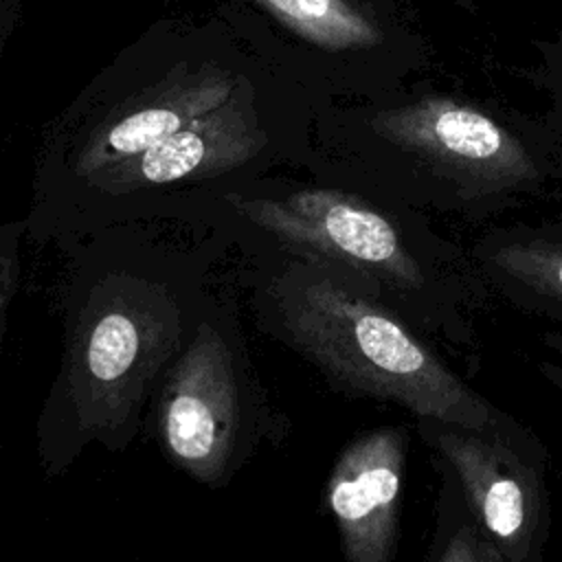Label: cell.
<instances>
[{"label": "cell", "instance_id": "6da1fadb", "mask_svg": "<svg viewBox=\"0 0 562 562\" xmlns=\"http://www.w3.org/2000/svg\"><path fill=\"white\" fill-rule=\"evenodd\" d=\"M57 248L64 349L35 422L48 479L92 446L123 452L145 432L151 400L220 283L228 241L220 231L119 224Z\"/></svg>", "mask_w": 562, "mask_h": 562}, {"label": "cell", "instance_id": "7a4b0ae2", "mask_svg": "<svg viewBox=\"0 0 562 562\" xmlns=\"http://www.w3.org/2000/svg\"><path fill=\"white\" fill-rule=\"evenodd\" d=\"M220 233L239 255L235 277L250 294L257 327L310 362L336 393L393 404L415 419L514 428L356 272L248 233Z\"/></svg>", "mask_w": 562, "mask_h": 562}, {"label": "cell", "instance_id": "3957f363", "mask_svg": "<svg viewBox=\"0 0 562 562\" xmlns=\"http://www.w3.org/2000/svg\"><path fill=\"white\" fill-rule=\"evenodd\" d=\"M321 103L277 59L226 103L24 215L26 235L57 246L119 224L209 231L228 193L277 169H301Z\"/></svg>", "mask_w": 562, "mask_h": 562}, {"label": "cell", "instance_id": "277c9868", "mask_svg": "<svg viewBox=\"0 0 562 562\" xmlns=\"http://www.w3.org/2000/svg\"><path fill=\"white\" fill-rule=\"evenodd\" d=\"M301 171L422 213H461L533 176L522 143L457 97L408 86L323 101Z\"/></svg>", "mask_w": 562, "mask_h": 562}, {"label": "cell", "instance_id": "5b68a950", "mask_svg": "<svg viewBox=\"0 0 562 562\" xmlns=\"http://www.w3.org/2000/svg\"><path fill=\"white\" fill-rule=\"evenodd\" d=\"M209 228L338 263L422 336L459 334V252L417 209L314 176L270 173L228 193Z\"/></svg>", "mask_w": 562, "mask_h": 562}, {"label": "cell", "instance_id": "8992f818", "mask_svg": "<svg viewBox=\"0 0 562 562\" xmlns=\"http://www.w3.org/2000/svg\"><path fill=\"white\" fill-rule=\"evenodd\" d=\"M288 430L250 358L235 296L220 281L158 386L143 435L191 481L222 490L263 446H281Z\"/></svg>", "mask_w": 562, "mask_h": 562}, {"label": "cell", "instance_id": "52a82bcc", "mask_svg": "<svg viewBox=\"0 0 562 562\" xmlns=\"http://www.w3.org/2000/svg\"><path fill=\"white\" fill-rule=\"evenodd\" d=\"M274 57L323 101L375 99L413 83L426 55L397 0H228Z\"/></svg>", "mask_w": 562, "mask_h": 562}, {"label": "cell", "instance_id": "ba28073f", "mask_svg": "<svg viewBox=\"0 0 562 562\" xmlns=\"http://www.w3.org/2000/svg\"><path fill=\"white\" fill-rule=\"evenodd\" d=\"M417 430L454 474L483 533L505 560H525L536 540L540 505L536 474L516 452L512 428L474 430L422 417Z\"/></svg>", "mask_w": 562, "mask_h": 562}, {"label": "cell", "instance_id": "9c48e42d", "mask_svg": "<svg viewBox=\"0 0 562 562\" xmlns=\"http://www.w3.org/2000/svg\"><path fill=\"white\" fill-rule=\"evenodd\" d=\"M411 428L378 426L353 437L338 454L325 505L347 562H391L400 538Z\"/></svg>", "mask_w": 562, "mask_h": 562}, {"label": "cell", "instance_id": "30bf717a", "mask_svg": "<svg viewBox=\"0 0 562 562\" xmlns=\"http://www.w3.org/2000/svg\"><path fill=\"white\" fill-rule=\"evenodd\" d=\"M479 259L494 272L562 299V252L538 244L505 241L479 248Z\"/></svg>", "mask_w": 562, "mask_h": 562}, {"label": "cell", "instance_id": "8fae6325", "mask_svg": "<svg viewBox=\"0 0 562 562\" xmlns=\"http://www.w3.org/2000/svg\"><path fill=\"white\" fill-rule=\"evenodd\" d=\"M428 560H435V562H498V560H505L503 551L483 533V529L474 520L461 487H459L457 505L446 507V503L441 501L437 538H435L432 551L428 553Z\"/></svg>", "mask_w": 562, "mask_h": 562}, {"label": "cell", "instance_id": "7c38bea8", "mask_svg": "<svg viewBox=\"0 0 562 562\" xmlns=\"http://www.w3.org/2000/svg\"><path fill=\"white\" fill-rule=\"evenodd\" d=\"M26 235V217L7 222L0 231V321L2 336L7 334L9 305L20 285V237Z\"/></svg>", "mask_w": 562, "mask_h": 562}, {"label": "cell", "instance_id": "4fadbf2b", "mask_svg": "<svg viewBox=\"0 0 562 562\" xmlns=\"http://www.w3.org/2000/svg\"><path fill=\"white\" fill-rule=\"evenodd\" d=\"M551 342H553V345H558V347H560V353H562V338L553 336V340H551ZM553 369H555V371H553V378L562 384V369H560V367H553Z\"/></svg>", "mask_w": 562, "mask_h": 562}]
</instances>
